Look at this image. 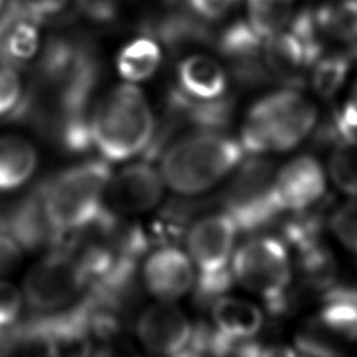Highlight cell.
I'll use <instances>...</instances> for the list:
<instances>
[{"label":"cell","instance_id":"1","mask_svg":"<svg viewBox=\"0 0 357 357\" xmlns=\"http://www.w3.org/2000/svg\"><path fill=\"white\" fill-rule=\"evenodd\" d=\"M155 117L144 92L123 82L109 89L88 117L89 144L107 162L130 160L145 152L155 135Z\"/></svg>","mask_w":357,"mask_h":357},{"label":"cell","instance_id":"2","mask_svg":"<svg viewBox=\"0 0 357 357\" xmlns=\"http://www.w3.org/2000/svg\"><path fill=\"white\" fill-rule=\"evenodd\" d=\"M238 139L204 130L184 135L169 145L160 158V173L172 191L199 195L231 174L244 160Z\"/></svg>","mask_w":357,"mask_h":357},{"label":"cell","instance_id":"3","mask_svg":"<svg viewBox=\"0 0 357 357\" xmlns=\"http://www.w3.org/2000/svg\"><path fill=\"white\" fill-rule=\"evenodd\" d=\"M112 169L105 159L64 169L40 190L45 215L60 237L91 227L103 215Z\"/></svg>","mask_w":357,"mask_h":357},{"label":"cell","instance_id":"4","mask_svg":"<svg viewBox=\"0 0 357 357\" xmlns=\"http://www.w3.org/2000/svg\"><path fill=\"white\" fill-rule=\"evenodd\" d=\"M315 120L314 105L294 88H283L262 96L248 109L238 141L245 156L284 152L311 132Z\"/></svg>","mask_w":357,"mask_h":357},{"label":"cell","instance_id":"5","mask_svg":"<svg viewBox=\"0 0 357 357\" xmlns=\"http://www.w3.org/2000/svg\"><path fill=\"white\" fill-rule=\"evenodd\" d=\"M240 227L227 212L197 219L185 234V252L195 272V289L202 297L220 296L233 280L230 265Z\"/></svg>","mask_w":357,"mask_h":357},{"label":"cell","instance_id":"6","mask_svg":"<svg viewBox=\"0 0 357 357\" xmlns=\"http://www.w3.org/2000/svg\"><path fill=\"white\" fill-rule=\"evenodd\" d=\"M233 279L264 298L272 312H283L291 282V266L284 243L272 236H254L240 244L230 265Z\"/></svg>","mask_w":357,"mask_h":357},{"label":"cell","instance_id":"7","mask_svg":"<svg viewBox=\"0 0 357 357\" xmlns=\"http://www.w3.org/2000/svg\"><path fill=\"white\" fill-rule=\"evenodd\" d=\"M88 278L79 259L68 251H52L26 272L22 296L36 312H56L67 307L85 287Z\"/></svg>","mask_w":357,"mask_h":357},{"label":"cell","instance_id":"8","mask_svg":"<svg viewBox=\"0 0 357 357\" xmlns=\"http://www.w3.org/2000/svg\"><path fill=\"white\" fill-rule=\"evenodd\" d=\"M226 194V211L240 230H252L269 223L279 212L272 197L273 167L259 156L241 162Z\"/></svg>","mask_w":357,"mask_h":357},{"label":"cell","instance_id":"9","mask_svg":"<svg viewBox=\"0 0 357 357\" xmlns=\"http://www.w3.org/2000/svg\"><path fill=\"white\" fill-rule=\"evenodd\" d=\"M135 332L142 347L159 356L188 354L195 340L191 321L172 301L146 307L137 319Z\"/></svg>","mask_w":357,"mask_h":357},{"label":"cell","instance_id":"10","mask_svg":"<svg viewBox=\"0 0 357 357\" xmlns=\"http://www.w3.org/2000/svg\"><path fill=\"white\" fill-rule=\"evenodd\" d=\"M165 187L159 169L145 160L132 162L112 173L106 202L119 213H144L162 201Z\"/></svg>","mask_w":357,"mask_h":357},{"label":"cell","instance_id":"11","mask_svg":"<svg viewBox=\"0 0 357 357\" xmlns=\"http://www.w3.org/2000/svg\"><path fill=\"white\" fill-rule=\"evenodd\" d=\"M142 282L158 301L174 303L195 286L197 272L184 250L176 245H160L145 258Z\"/></svg>","mask_w":357,"mask_h":357},{"label":"cell","instance_id":"12","mask_svg":"<svg viewBox=\"0 0 357 357\" xmlns=\"http://www.w3.org/2000/svg\"><path fill=\"white\" fill-rule=\"evenodd\" d=\"M325 194V176L311 156L286 163L272 180V197L279 212H298L318 204Z\"/></svg>","mask_w":357,"mask_h":357},{"label":"cell","instance_id":"13","mask_svg":"<svg viewBox=\"0 0 357 357\" xmlns=\"http://www.w3.org/2000/svg\"><path fill=\"white\" fill-rule=\"evenodd\" d=\"M213 324L212 347L227 349L238 343H247L264 325L261 308L244 298L234 296H218L211 305Z\"/></svg>","mask_w":357,"mask_h":357},{"label":"cell","instance_id":"14","mask_svg":"<svg viewBox=\"0 0 357 357\" xmlns=\"http://www.w3.org/2000/svg\"><path fill=\"white\" fill-rule=\"evenodd\" d=\"M229 86V77L223 66L213 57L191 54L177 67L178 99L191 105H211L220 102Z\"/></svg>","mask_w":357,"mask_h":357},{"label":"cell","instance_id":"15","mask_svg":"<svg viewBox=\"0 0 357 357\" xmlns=\"http://www.w3.org/2000/svg\"><path fill=\"white\" fill-rule=\"evenodd\" d=\"M38 22L8 3L0 17V63L17 66L32 59L39 47Z\"/></svg>","mask_w":357,"mask_h":357},{"label":"cell","instance_id":"16","mask_svg":"<svg viewBox=\"0 0 357 357\" xmlns=\"http://www.w3.org/2000/svg\"><path fill=\"white\" fill-rule=\"evenodd\" d=\"M265 40L262 59L271 74L287 86H300L311 63L297 38L291 32H278Z\"/></svg>","mask_w":357,"mask_h":357},{"label":"cell","instance_id":"17","mask_svg":"<svg viewBox=\"0 0 357 357\" xmlns=\"http://www.w3.org/2000/svg\"><path fill=\"white\" fill-rule=\"evenodd\" d=\"M38 152L33 144L22 135L0 137V194L22 187L33 174Z\"/></svg>","mask_w":357,"mask_h":357},{"label":"cell","instance_id":"18","mask_svg":"<svg viewBox=\"0 0 357 357\" xmlns=\"http://www.w3.org/2000/svg\"><path fill=\"white\" fill-rule=\"evenodd\" d=\"M160 63L162 50L158 42L149 36H141L121 47L116 59V70L124 82L137 85L149 79Z\"/></svg>","mask_w":357,"mask_h":357},{"label":"cell","instance_id":"19","mask_svg":"<svg viewBox=\"0 0 357 357\" xmlns=\"http://www.w3.org/2000/svg\"><path fill=\"white\" fill-rule=\"evenodd\" d=\"M298 252V268L304 284L310 290H326L336 279V261L331 250L321 241L311 244Z\"/></svg>","mask_w":357,"mask_h":357},{"label":"cell","instance_id":"20","mask_svg":"<svg viewBox=\"0 0 357 357\" xmlns=\"http://www.w3.org/2000/svg\"><path fill=\"white\" fill-rule=\"evenodd\" d=\"M324 304L315 318L342 347H357V303L326 300Z\"/></svg>","mask_w":357,"mask_h":357},{"label":"cell","instance_id":"21","mask_svg":"<svg viewBox=\"0 0 357 357\" xmlns=\"http://www.w3.org/2000/svg\"><path fill=\"white\" fill-rule=\"evenodd\" d=\"M314 11L325 36L346 42L357 39V0H337Z\"/></svg>","mask_w":357,"mask_h":357},{"label":"cell","instance_id":"22","mask_svg":"<svg viewBox=\"0 0 357 357\" xmlns=\"http://www.w3.org/2000/svg\"><path fill=\"white\" fill-rule=\"evenodd\" d=\"M293 0H247L248 25L262 39L280 32L287 24Z\"/></svg>","mask_w":357,"mask_h":357},{"label":"cell","instance_id":"23","mask_svg":"<svg viewBox=\"0 0 357 357\" xmlns=\"http://www.w3.org/2000/svg\"><path fill=\"white\" fill-rule=\"evenodd\" d=\"M350 68V59L346 54L319 57L315 61L311 84L317 95L324 99L332 98L343 85Z\"/></svg>","mask_w":357,"mask_h":357},{"label":"cell","instance_id":"24","mask_svg":"<svg viewBox=\"0 0 357 357\" xmlns=\"http://www.w3.org/2000/svg\"><path fill=\"white\" fill-rule=\"evenodd\" d=\"M329 170L333 183L346 194L357 195V138L336 144Z\"/></svg>","mask_w":357,"mask_h":357},{"label":"cell","instance_id":"25","mask_svg":"<svg viewBox=\"0 0 357 357\" xmlns=\"http://www.w3.org/2000/svg\"><path fill=\"white\" fill-rule=\"evenodd\" d=\"M294 347L307 356H340L344 353L343 347L317 318L300 328L294 336Z\"/></svg>","mask_w":357,"mask_h":357},{"label":"cell","instance_id":"26","mask_svg":"<svg viewBox=\"0 0 357 357\" xmlns=\"http://www.w3.org/2000/svg\"><path fill=\"white\" fill-rule=\"evenodd\" d=\"M290 32L297 38L305 50L308 61L314 64L322 54L324 39L326 38L322 32L319 22L312 8L301 10L293 20Z\"/></svg>","mask_w":357,"mask_h":357},{"label":"cell","instance_id":"27","mask_svg":"<svg viewBox=\"0 0 357 357\" xmlns=\"http://www.w3.org/2000/svg\"><path fill=\"white\" fill-rule=\"evenodd\" d=\"M24 88L14 66L0 63V117L20 112L22 107Z\"/></svg>","mask_w":357,"mask_h":357},{"label":"cell","instance_id":"28","mask_svg":"<svg viewBox=\"0 0 357 357\" xmlns=\"http://www.w3.org/2000/svg\"><path fill=\"white\" fill-rule=\"evenodd\" d=\"M331 227L336 237L357 255V201L340 206L331 218Z\"/></svg>","mask_w":357,"mask_h":357},{"label":"cell","instance_id":"29","mask_svg":"<svg viewBox=\"0 0 357 357\" xmlns=\"http://www.w3.org/2000/svg\"><path fill=\"white\" fill-rule=\"evenodd\" d=\"M22 304V291L11 282L0 279V329L6 331L18 321Z\"/></svg>","mask_w":357,"mask_h":357},{"label":"cell","instance_id":"30","mask_svg":"<svg viewBox=\"0 0 357 357\" xmlns=\"http://www.w3.org/2000/svg\"><path fill=\"white\" fill-rule=\"evenodd\" d=\"M77 10L91 22L109 24L117 18V0H78Z\"/></svg>","mask_w":357,"mask_h":357},{"label":"cell","instance_id":"31","mask_svg":"<svg viewBox=\"0 0 357 357\" xmlns=\"http://www.w3.org/2000/svg\"><path fill=\"white\" fill-rule=\"evenodd\" d=\"M21 13L39 22L60 13L68 0H10Z\"/></svg>","mask_w":357,"mask_h":357},{"label":"cell","instance_id":"32","mask_svg":"<svg viewBox=\"0 0 357 357\" xmlns=\"http://www.w3.org/2000/svg\"><path fill=\"white\" fill-rule=\"evenodd\" d=\"M22 258V247L4 229H0V275L10 273L15 269Z\"/></svg>","mask_w":357,"mask_h":357},{"label":"cell","instance_id":"33","mask_svg":"<svg viewBox=\"0 0 357 357\" xmlns=\"http://www.w3.org/2000/svg\"><path fill=\"white\" fill-rule=\"evenodd\" d=\"M238 0H187L192 13L204 20H219L225 17Z\"/></svg>","mask_w":357,"mask_h":357},{"label":"cell","instance_id":"34","mask_svg":"<svg viewBox=\"0 0 357 357\" xmlns=\"http://www.w3.org/2000/svg\"><path fill=\"white\" fill-rule=\"evenodd\" d=\"M6 333H4V331L3 329H0V350L3 351L4 350V347H6Z\"/></svg>","mask_w":357,"mask_h":357},{"label":"cell","instance_id":"35","mask_svg":"<svg viewBox=\"0 0 357 357\" xmlns=\"http://www.w3.org/2000/svg\"><path fill=\"white\" fill-rule=\"evenodd\" d=\"M351 99H354V102L357 103V86H356V89H354V93H353V96H351Z\"/></svg>","mask_w":357,"mask_h":357},{"label":"cell","instance_id":"36","mask_svg":"<svg viewBox=\"0 0 357 357\" xmlns=\"http://www.w3.org/2000/svg\"><path fill=\"white\" fill-rule=\"evenodd\" d=\"M1 6H3V0H0V8H1Z\"/></svg>","mask_w":357,"mask_h":357}]
</instances>
